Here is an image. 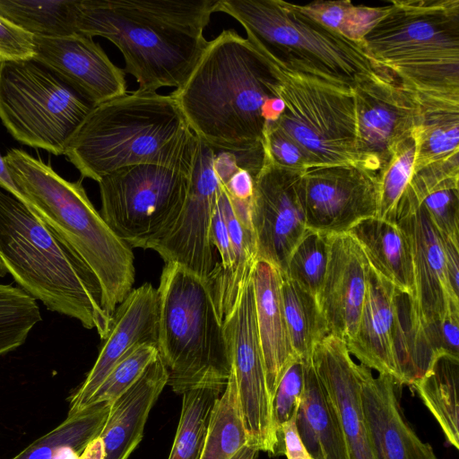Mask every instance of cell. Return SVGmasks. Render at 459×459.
<instances>
[{"mask_svg": "<svg viewBox=\"0 0 459 459\" xmlns=\"http://www.w3.org/2000/svg\"><path fill=\"white\" fill-rule=\"evenodd\" d=\"M359 243L370 267L401 293L415 296L411 248L404 231L377 217L360 221L348 231Z\"/></svg>", "mask_w": 459, "mask_h": 459, "instance_id": "cell-26", "label": "cell"}, {"mask_svg": "<svg viewBox=\"0 0 459 459\" xmlns=\"http://www.w3.org/2000/svg\"><path fill=\"white\" fill-rule=\"evenodd\" d=\"M252 281L267 386L273 400L284 372L299 358L292 350L285 321L280 272L268 262L257 259Z\"/></svg>", "mask_w": 459, "mask_h": 459, "instance_id": "cell-24", "label": "cell"}, {"mask_svg": "<svg viewBox=\"0 0 459 459\" xmlns=\"http://www.w3.org/2000/svg\"><path fill=\"white\" fill-rule=\"evenodd\" d=\"M80 459H106V448L103 439L97 437L90 441L80 455Z\"/></svg>", "mask_w": 459, "mask_h": 459, "instance_id": "cell-48", "label": "cell"}, {"mask_svg": "<svg viewBox=\"0 0 459 459\" xmlns=\"http://www.w3.org/2000/svg\"><path fill=\"white\" fill-rule=\"evenodd\" d=\"M401 293L369 265L367 292L355 336L346 342L360 364L393 377L401 385L406 332L400 317Z\"/></svg>", "mask_w": 459, "mask_h": 459, "instance_id": "cell-17", "label": "cell"}, {"mask_svg": "<svg viewBox=\"0 0 459 459\" xmlns=\"http://www.w3.org/2000/svg\"><path fill=\"white\" fill-rule=\"evenodd\" d=\"M296 426L313 459H348L339 418L311 360L304 362V391Z\"/></svg>", "mask_w": 459, "mask_h": 459, "instance_id": "cell-27", "label": "cell"}, {"mask_svg": "<svg viewBox=\"0 0 459 459\" xmlns=\"http://www.w3.org/2000/svg\"><path fill=\"white\" fill-rule=\"evenodd\" d=\"M34 56V35L0 14V59L25 60Z\"/></svg>", "mask_w": 459, "mask_h": 459, "instance_id": "cell-43", "label": "cell"}, {"mask_svg": "<svg viewBox=\"0 0 459 459\" xmlns=\"http://www.w3.org/2000/svg\"><path fill=\"white\" fill-rule=\"evenodd\" d=\"M412 94L420 109V123L413 134L416 172L459 154V97Z\"/></svg>", "mask_w": 459, "mask_h": 459, "instance_id": "cell-28", "label": "cell"}, {"mask_svg": "<svg viewBox=\"0 0 459 459\" xmlns=\"http://www.w3.org/2000/svg\"><path fill=\"white\" fill-rule=\"evenodd\" d=\"M281 278V299L290 344L295 355L308 362L315 345L328 335L327 325L316 297L293 281Z\"/></svg>", "mask_w": 459, "mask_h": 459, "instance_id": "cell-31", "label": "cell"}, {"mask_svg": "<svg viewBox=\"0 0 459 459\" xmlns=\"http://www.w3.org/2000/svg\"><path fill=\"white\" fill-rule=\"evenodd\" d=\"M329 259V234L307 230L291 253L284 278L317 297L324 283Z\"/></svg>", "mask_w": 459, "mask_h": 459, "instance_id": "cell-37", "label": "cell"}, {"mask_svg": "<svg viewBox=\"0 0 459 459\" xmlns=\"http://www.w3.org/2000/svg\"><path fill=\"white\" fill-rule=\"evenodd\" d=\"M274 80L259 49L234 30H223L171 94L197 137L223 150L249 151L264 148Z\"/></svg>", "mask_w": 459, "mask_h": 459, "instance_id": "cell-2", "label": "cell"}, {"mask_svg": "<svg viewBox=\"0 0 459 459\" xmlns=\"http://www.w3.org/2000/svg\"><path fill=\"white\" fill-rule=\"evenodd\" d=\"M303 172L265 158L254 180L250 210L257 259L273 265L281 276L291 253L308 230L299 194Z\"/></svg>", "mask_w": 459, "mask_h": 459, "instance_id": "cell-16", "label": "cell"}, {"mask_svg": "<svg viewBox=\"0 0 459 459\" xmlns=\"http://www.w3.org/2000/svg\"><path fill=\"white\" fill-rule=\"evenodd\" d=\"M415 142L403 143L386 165L377 172L379 202L377 217L396 224L398 210L413 176Z\"/></svg>", "mask_w": 459, "mask_h": 459, "instance_id": "cell-38", "label": "cell"}, {"mask_svg": "<svg viewBox=\"0 0 459 459\" xmlns=\"http://www.w3.org/2000/svg\"><path fill=\"white\" fill-rule=\"evenodd\" d=\"M299 194L307 229L345 233L360 221L377 217L378 175L353 164L308 168L300 177Z\"/></svg>", "mask_w": 459, "mask_h": 459, "instance_id": "cell-14", "label": "cell"}, {"mask_svg": "<svg viewBox=\"0 0 459 459\" xmlns=\"http://www.w3.org/2000/svg\"><path fill=\"white\" fill-rule=\"evenodd\" d=\"M363 38L372 59L406 90L459 97V0H394Z\"/></svg>", "mask_w": 459, "mask_h": 459, "instance_id": "cell-6", "label": "cell"}, {"mask_svg": "<svg viewBox=\"0 0 459 459\" xmlns=\"http://www.w3.org/2000/svg\"><path fill=\"white\" fill-rule=\"evenodd\" d=\"M279 438L287 459H313L304 446L296 426V417L285 422L280 429Z\"/></svg>", "mask_w": 459, "mask_h": 459, "instance_id": "cell-44", "label": "cell"}, {"mask_svg": "<svg viewBox=\"0 0 459 459\" xmlns=\"http://www.w3.org/2000/svg\"><path fill=\"white\" fill-rule=\"evenodd\" d=\"M443 248L448 280L453 292L459 297V245H455L447 238L443 237Z\"/></svg>", "mask_w": 459, "mask_h": 459, "instance_id": "cell-46", "label": "cell"}, {"mask_svg": "<svg viewBox=\"0 0 459 459\" xmlns=\"http://www.w3.org/2000/svg\"><path fill=\"white\" fill-rule=\"evenodd\" d=\"M82 451L72 445H62L56 448L52 459H80Z\"/></svg>", "mask_w": 459, "mask_h": 459, "instance_id": "cell-49", "label": "cell"}, {"mask_svg": "<svg viewBox=\"0 0 459 459\" xmlns=\"http://www.w3.org/2000/svg\"><path fill=\"white\" fill-rule=\"evenodd\" d=\"M7 274L48 310L96 329L101 340L108 334L112 316L94 273L29 206L0 188V277Z\"/></svg>", "mask_w": 459, "mask_h": 459, "instance_id": "cell-4", "label": "cell"}, {"mask_svg": "<svg viewBox=\"0 0 459 459\" xmlns=\"http://www.w3.org/2000/svg\"><path fill=\"white\" fill-rule=\"evenodd\" d=\"M311 364L339 418L348 459H373L364 419L359 364L346 342L328 334L312 351Z\"/></svg>", "mask_w": 459, "mask_h": 459, "instance_id": "cell-23", "label": "cell"}, {"mask_svg": "<svg viewBox=\"0 0 459 459\" xmlns=\"http://www.w3.org/2000/svg\"><path fill=\"white\" fill-rule=\"evenodd\" d=\"M264 149L265 158L276 165L300 171L308 169L307 161L299 147L273 129H265Z\"/></svg>", "mask_w": 459, "mask_h": 459, "instance_id": "cell-42", "label": "cell"}, {"mask_svg": "<svg viewBox=\"0 0 459 459\" xmlns=\"http://www.w3.org/2000/svg\"><path fill=\"white\" fill-rule=\"evenodd\" d=\"M0 188L15 196L17 199L25 204L22 195L17 188L12 178L10 171L5 163L4 158L0 153Z\"/></svg>", "mask_w": 459, "mask_h": 459, "instance_id": "cell-47", "label": "cell"}, {"mask_svg": "<svg viewBox=\"0 0 459 459\" xmlns=\"http://www.w3.org/2000/svg\"><path fill=\"white\" fill-rule=\"evenodd\" d=\"M267 58L275 78L273 93L283 100L285 110L266 128L297 144L308 168L353 164L368 169L359 147L352 89L291 71Z\"/></svg>", "mask_w": 459, "mask_h": 459, "instance_id": "cell-9", "label": "cell"}, {"mask_svg": "<svg viewBox=\"0 0 459 459\" xmlns=\"http://www.w3.org/2000/svg\"><path fill=\"white\" fill-rule=\"evenodd\" d=\"M34 46L33 59L97 105L127 92L124 69L114 65L91 37L79 32L34 36Z\"/></svg>", "mask_w": 459, "mask_h": 459, "instance_id": "cell-20", "label": "cell"}, {"mask_svg": "<svg viewBox=\"0 0 459 459\" xmlns=\"http://www.w3.org/2000/svg\"><path fill=\"white\" fill-rule=\"evenodd\" d=\"M4 158L25 204L91 270L101 287L103 307L113 316L134 283L132 247L104 221L81 180L63 178L21 149H10Z\"/></svg>", "mask_w": 459, "mask_h": 459, "instance_id": "cell-5", "label": "cell"}, {"mask_svg": "<svg viewBox=\"0 0 459 459\" xmlns=\"http://www.w3.org/2000/svg\"><path fill=\"white\" fill-rule=\"evenodd\" d=\"M439 424L447 442L459 449V359L438 356L412 385Z\"/></svg>", "mask_w": 459, "mask_h": 459, "instance_id": "cell-29", "label": "cell"}, {"mask_svg": "<svg viewBox=\"0 0 459 459\" xmlns=\"http://www.w3.org/2000/svg\"><path fill=\"white\" fill-rule=\"evenodd\" d=\"M359 152L367 168L378 172L411 138L420 109L411 91L393 75H376L353 88Z\"/></svg>", "mask_w": 459, "mask_h": 459, "instance_id": "cell-15", "label": "cell"}, {"mask_svg": "<svg viewBox=\"0 0 459 459\" xmlns=\"http://www.w3.org/2000/svg\"><path fill=\"white\" fill-rule=\"evenodd\" d=\"M111 404L101 403L74 414H68L57 427L30 443L11 459H52L56 448L72 445L84 449L100 437L108 420Z\"/></svg>", "mask_w": 459, "mask_h": 459, "instance_id": "cell-32", "label": "cell"}, {"mask_svg": "<svg viewBox=\"0 0 459 459\" xmlns=\"http://www.w3.org/2000/svg\"><path fill=\"white\" fill-rule=\"evenodd\" d=\"M97 104L35 59H0V119L22 144L55 155Z\"/></svg>", "mask_w": 459, "mask_h": 459, "instance_id": "cell-10", "label": "cell"}, {"mask_svg": "<svg viewBox=\"0 0 459 459\" xmlns=\"http://www.w3.org/2000/svg\"><path fill=\"white\" fill-rule=\"evenodd\" d=\"M293 6L318 23L359 43H363L365 35L390 9L389 5H355L348 0L316 1L307 4H293Z\"/></svg>", "mask_w": 459, "mask_h": 459, "instance_id": "cell-35", "label": "cell"}, {"mask_svg": "<svg viewBox=\"0 0 459 459\" xmlns=\"http://www.w3.org/2000/svg\"><path fill=\"white\" fill-rule=\"evenodd\" d=\"M168 376L159 355L138 380L110 406L100 434L106 459H128L140 444L148 415L163 388Z\"/></svg>", "mask_w": 459, "mask_h": 459, "instance_id": "cell-25", "label": "cell"}, {"mask_svg": "<svg viewBox=\"0 0 459 459\" xmlns=\"http://www.w3.org/2000/svg\"><path fill=\"white\" fill-rule=\"evenodd\" d=\"M158 294L151 283L133 289L117 307L110 330L85 379L69 398L68 414L84 410L113 368L143 344L157 346Z\"/></svg>", "mask_w": 459, "mask_h": 459, "instance_id": "cell-19", "label": "cell"}, {"mask_svg": "<svg viewBox=\"0 0 459 459\" xmlns=\"http://www.w3.org/2000/svg\"><path fill=\"white\" fill-rule=\"evenodd\" d=\"M459 179L446 182L429 193L422 206L443 237L459 245Z\"/></svg>", "mask_w": 459, "mask_h": 459, "instance_id": "cell-40", "label": "cell"}, {"mask_svg": "<svg viewBox=\"0 0 459 459\" xmlns=\"http://www.w3.org/2000/svg\"><path fill=\"white\" fill-rule=\"evenodd\" d=\"M158 294V355L178 394L225 387L231 364L223 320L209 282L176 263L165 264Z\"/></svg>", "mask_w": 459, "mask_h": 459, "instance_id": "cell-7", "label": "cell"}, {"mask_svg": "<svg viewBox=\"0 0 459 459\" xmlns=\"http://www.w3.org/2000/svg\"><path fill=\"white\" fill-rule=\"evenodd\" d=\"M406 234L412 254L415 296L409 299L412 328L459 314V297L452 290L446 265L443 237L422 206L396 223Z\"/></svg>", "mask_w": 459, "mask_h": 459, "instance_id": "cell-18", "label": "cell"}, {"mask_svg": "<svg viewBox=\"0 0 459 459\" xmlns=\"http://www.w3.org/2000/svg\"><path fill=\"white\" fill-rule=\"evenodd\" d=\"M303 391L304 362L296 359L281 377L273 398V414L278 438L281 427L296 417Z\"/></svg>", "mask_w": 459, "mask_h": 459, "instance_id": "cell-41", "label": "cell"}, {"mask_svg": "<svg viewBox=\"0 0 459 459\" xmlns=\"http://www.w3.org/2000/svg\"><path fill=\"white\" fill-rule=\"evenodd\" d=\"M195 142L172 94L135 90L96 105L64 155L82 178L99 182L137 164L191 169Z\"/></svg>", "mask_w": 459, "mask_h": 459, "instance_id": "cell-3", "label": "cell"}, {"mask_svg": "<svg viewBox=\"0 0 459 459\" xmlns=\"http://www.w3.org/2000/svg\"><path fill=\"white\" fill-rule=\"evenodd\" d=\"M191 169L160 164L124 167L99 182L100 215L131 247L148 249L178 218Z\"/></svg>", "mask_w": 459, "mask_h": 459, "instance_id": "cell-12", "label": "cell"}, {"mask_svg": "<svg viewBox=\"0 0 459 459\" xmlns=\"http://www.w3.org/2000/svg\"><path fill=\"white\" fill-rule=\"evenodd\" d=\"M262 165L259 150H223L196 136L182 211L170 230L148 249L156 251L165 264H178L208 280L218 262L211 226L221 188L239 169L255 176Z\"/></svg>", "mask_w": 459, "mask_h": 459, "instance_id": "cell-11", "label": "cell"}, {"mask_svg": "<svg viewBox=\"0 0 459 459\" xmlns=\"http://www.w3.org/2000/svg\"><path fill=\"white\" fill-rule=\"evenodd\" d=\"M369 264L349 233L329 234V259L316 297L328 334L345 342L355 336L367 292Z\"/></svg>", "mask_w": 459, "mask_h": 459, "instance_id": "cell-21", "label": "cell"}, {"mask_svg": "<svg viewBox=\"0 0 459 459\" xmlns=\"http://www.w3.org/2000/svg\"><path fill=\"white\" fill-rule=\"evenodd\" d=\"M74 0H0V14L34 36H62L75 31Z\"/></svg>", "mask_w": 459, "mask_h": 459, "instance_id": "cell-34", "label": "cell"}, {"mask_svg": "<svg viewBox=\"0 0 459 459\" xmlns=\"http://www.w3.org/2000/svg\"><path fill=\"white\" fill-rule=\"evenodd\" d=\"M216 12L237 20L247 39L280 65L352 89L376 75H393L349 39L281 0H218ZM394 76V75H393Z\"/></svg>", "mask_w": 459, "mask_h": 459, "instance_id": "cell-8", "label": "cell"}, {"mask_svg": "<svg viewBox=\"0 0 459 459\" xmlns=\"http://www.w3.org/2000/svg\"><path fill=\"white\" fill-rule=\"evenodd\" d=\"M41 321L37 300L19 287L0 283V356L22 345Z\"/></svg>", "mask_w": 459, "mask_h": 459, "instance_id": "cell-36", "label": "cell"}, {"mask_svg": "<svg viewBox=\"0 0 459 459\" xmlns=\"http://www.w3.org/2000/svg\"><path fill=\"white\" fill-rule=\"evenodd\" d=\"M157 356L156 345L143 344L134 349L108 374L86 408L101 403L112 404L138 380Z\"/></svg>", "mask_w": 459, "mask_h": 459, "instance_id": "cell-39", "label": "cell"}, {"mask_svg": "<svg viewBox=\"0 0 459 459\" xmlns=\"http://www.w3.org/2000/svg\"><path fill=\"white\" fill-rule=\"evenodd\" d=\"M223 327L248 444L259 452L273 456L282 455L267 386L252 276L232 311L223 319Z\"/></svg>", "mask_w": 459, "mask_h": 459, "instance_id": "cell-13", "label": "cell"}, {"mask_svg": "<svg viewBox=\"0 0 459 459\" xmlns=\"http://www.w3.org/2000/svg\"><path fill=\"white\" fill-rule=\"evenodd\" d=\"M360 397L373 459H437L404 417L393 377L359 364Z\"/></svg>", "mask_w": 459, "mask_h": 459, "instance_id": "cell-22", "label": "cell"}, {"mask_svg": "<svg viewBox=\"0 0 459 459\" xmlns=\"http://www.w3.org/2000/svg\"><path fill=\"white\" fill-rule=\"evenodd\" d=\"M258 454L248 444L231 374L213 406L200 459H258Z\"/></svg>", "mask_w": 459, "mask_h": 459, "instance_id": "cell-30", "label": "cell"}, {"mask_svg": "<svg viewBox=\"0 0 459 459\" xmlns=\"http://www.w3.org/2000/svg\"><path fill=\"white\" fill-rule=\"evenodd\" d=\"M218 0H74L76 32L99 36L122 53L124 72L143 91L180 87L208 40L204 30Z\"/></svg>", "mask_w": 459, "mask_h": 459, "instance_id": "cell-1", "label": "cell"}, {"mask_svg": "<svg viewBox=\"0 0 459 459\" xmlns=\"http://www.w3.org/2000/svg\"><path fill=\"white\" fill-rule=\"evenodd\" d=\"M225 387L202 386L182 394L180 419L168 459H200L213 406Z\"/></svg>", "mask_w": 459, "mask_h": 459, "instance_id": "cell-33", "label": "cell"}, {"mask_svg": "<svg viewBox=\"0 0 459 459\" xmlns=\"http://www.w3.org/2000/svg\"><path fill=\"white\" fill-rule=\"evenodd\" d=\"M230 196L238 200H249L254 193V177L245 169L237 170L225 184Z\"/></svg>", "mask_w": 459, "mask_h": 459, "instance_id": "cell-45", "label": "cell"}]
</instances>
